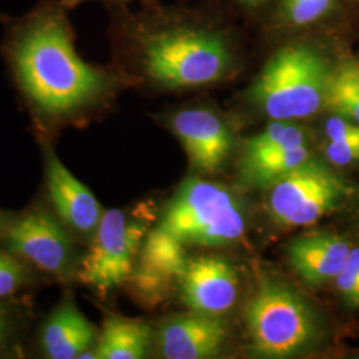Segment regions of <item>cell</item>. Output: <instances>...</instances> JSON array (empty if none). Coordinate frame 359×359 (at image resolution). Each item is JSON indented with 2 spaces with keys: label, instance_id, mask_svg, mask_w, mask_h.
<instances>
[{
  "label": "cell",
  "instance_id": "cell-1",
  "mask_svg": "<svg viewBox=\"0 0 359 359\" xmlns=\"http://www.w3.org/2000/svg\"><path fill=\"white\" fill-rule=\"evenodd\" d=\"M60 0H39L3 23V51L31 108L46 120L63 121L97 105L111 77L76 50L75 29Z\"/></svg>",
  "mask_w": 359,
  "mask_h": 359
},
{
  "label": "cell",
  "instance_id": "cell-2",
  "mask_svg": "<svg viewBox=\"0 0 359 359\" xmlns=\"http://www.w3.org/2000/svg\"><path fill=\"white\" fill-rule=\"evenodd\" d=\"M132 39L148 77L167 88H191L218 81L231 55L217 34L182 27H137Z\"/></svg>",
  "mask_w": 359,
  "mask_h": 359
},
{
  "label": "cell",
  "instance_id": "cell-3",
  "mask_svg": "<svg viewBox=\"0 0 359 359\" xmlns=\"http://www.w3.org/2000/svg\"><path fill=\"white\" fill-rule=\"evenodd\" d=\"M249 348L257 358L301 357L320 344L316 310L292 286L265 278L245 310Z\"/></svg>",
  "mask_w": 359,
  "mask_h": 359
},
{
  "label": "cell",
  "instance_id": "cell-4",
  "mask_svg": "<svg viewBox=\"0 0 359 359\" xmlns=\"http://www.w3.org/2000/svg\"><path fill=\"white\" fill-rule=\"evenodd\" d=\"M330 68L321 52L293 44L276 52L250 87V100L273 120H299L325 107Z\"/></svg>",
  "mask_w": 359,
  "mask_h": 359
},
{
  "label": "cell",
  "instance_id": "cell-5",
  "mask_svg": "<svg viewBox=\"0 0 359 359\" xmlns=\"http://www.w3.org/2000/svg\"><path fill=\"white\" fill-rule=\"evenodd\" d=\"M181 244L226 246L245 233V215L233 193L217 182L185 180L169 201L160 225Z\"/></svg>",
  "mask_w": 359,
  "mask_h": 359
},
{
  "label": "cell",
  "instance_id": "cell-6",
  "mask_svg": "<svg viewBox=\"0 0 359 359\" xmlns=\"http://www.w3.org/2000/svg\"><path fill=\"white\" fill-rule=\"evenodd\" d=\"M266 189L270 217L285 228L316 224L350 193L346 184L314 157Z\"/></svg>",
  "mask_w": 359,
  "mask_h": 359
},
{
  "label": "cell",
  "instance_id": "cell-7",
  "mask_svg": "<svg viewBox=\"0 0 359 359\" xmlns=\"http://www.w3.org/2000/svg\"><path fill=\"white\" fill-rule=\"evenodd\" d=\"M147 234L148 226L142 219L117 209L104 212L79 270L80 280L102 293L127 283Z\"/></svg>",
  "mask_w": 359,
  "mask_h": 359
},
{
  "label": "cell",
  "instance_id": "cell-8",
  "mask_svg": "<svg viewBox=\"0 0 359 359\" xmlns=\"http://www.w3.org/2000/svg\"><path fill=\"white\" fill-rule=\"evenodd\" d=\"M8 249L39 269L63 276L71 266L74 244L59 221L44 210H35L13 224L7 234Z\"/></svg>",
  "mask_w": 359,
  "mask_h": 359
},
{
  "label": "cell",
  "instance_id": "cell-9",
  "mask_svg": "<svg viewBox=\"0 0 359 359\" xmlns=\"http://www.w3.org/2000/svg\"><path fill=\"white\" fill-rule=\"evenodd\" d=\"M184 246L161 226L145 236L129 278L142 299L160 302L175 285H180L189 261Z\"/></svg>",
  "mask_w": 359,
  "mask_h": 359
},
{
  "label": "cell",
  "instance_id": "cell-10",
  "mask_svg": "<svg viewBox=\"0 0 359 359\" xmlns=\"http://www.w3.org/2000/svg\"><path fill=\"white\" fill-rule=\"evenodd\" d=\"M180 289L184 304L192 311L222 316L237 302L240 281L226 259L197 257L188 261Z\"/></svg>",
  "mask_w": 359,
  "mask_h": 359
},
{
  "label": "cell",
  "instance_id": "cell-11",
  "mask_svg": "<svg viewBox=\"0 0 359 359\" xmlns=\"http://www.w3.org/2000/svg\"><path fill=\"white\" fill-rule=\"evenodd\" d=\"M172 128L184 147L192 168L215 173L231 154V130L208 109H185L173 116Z\"/></svg>",
  "mask_w": 359,
  "mask_h": 359
},
{
  "label": "cell",
  "instance_id": "cell-12",
  "mask_svg": "<svg viewBox=\"0 0 359 359\" xmlns=\"http://www.w3.org/2000/svg\"><path fill=\"white\" fill-rule=\"evenodd\" d=\"M228 338L222 316L192 311L164 322L157 335L160 353L167 359L215 358Z\"/></svg>",
  "mask_w": 359,
  "mask_h": 359
},
{
  "label": "cell",
  "instance_id": "cell-13",
  "mask_svg": "<svg viewBox=\"0 0 359 359\" xmlns=\"http://www.w3.org/2000/svg\"><path fill=\"white\" fill-rule=\"evenodd\" d=\"M47 188L52 205L65 224L80 233H95L103 209L90 189L71 173L62 160L47 154Z\"/></svg>",
  "mask_w": 359,
  "mask_h": 359
},
{
  "label": "cell",
  "instance_id": "cell-14",
  "mask_svg": "<svg viewBox=\"0 0 359 359\" xmlns=\"http://www.w3.org/2000/svg\"><path fill=\"white\" fill-rule=\"evenodd\" d=\"M351 246L330 231H316L298 237L287 248V259L302 281L321 286L334 281L342 270Z\"/></svg>",
  "mask_w": 359,
  "mask_h": 359
},
{
  "label": "cell",
  "instance_id": "cell-15",
  "mask_svg": "<svg viewBox=\"0 0 359 359\" xmlns=\"http://www.w3.org/2000/svg\"><path fill=\"white\" fill-rule=\"evenodd\" d=\"M97 341L96 329L72 299H65L43 327L41 346L48 358L75 359Z\"/></svg>",
  "mask_w": 359,
  "mask_h": 359
},
{
  "label": "cell",
  "instance_id": "cell-16",
  "mask_svg": "<svg viewBox=\"0 0 359 359\" xmlns=\"http://www.w3.org/2000/svg\"><path fill=\"white\" fill-rule=\"evenodd\" d=\"M310 158L313 154L308 142L287 144L256 156L241 157L240 170L246 184L266 189Z\"/></svg>",
  "mask_w": 359,
  "mask_h": 359
},
{
  "label": "cell",
  "instance_id": "cell-17",
  "mask_svg": "<svg viewBox=\"0 0 359 359\" xmlns=\"http://www.w3.org/2000/svg\"><path fill=\"white\" fill-rule=\"evenodd\" d=\"M152 345V329L140 320L108 317L97 337V359H140Z\"/></svg>",
  "mask_w": 359,
  "mask_h": 359
},
{
  "label": "cell",
  "instance_id": "cell-18",
  "mask_svg": "<svg viewBox=\"0 0 359 359\" xmlns=\"http://www.w3.org/2000/svg\"><path fill=\"white\" fill-rule=\"evenodd\" d=\"M325 107L334 115L359 126V65L342 62L330 71L326 86Z\"/></svg>",
  "mask_w": 359,
  "mask_h": 359
},
{
  "label": "cell",
  "instance_id": "cell-19",
  "mask_svg": "<svg viewBox=\"0 0 359 359\" xmlns=\"http://www.w3.org/2000/svg\"><path fill=\"white\" fill-rule=\"evenodd\" d=\"M326 158L337 167L359 161V126L344 117L333 116L325 126Z\"/></svg>",
  "mask_w": 359,
  "mask_h": 359
},
{
  "label": "cell",
  "instance_id": "cell-20",
  "mask_svg": "<svg viewBox=\"0 0 359 359\" xmlns=\"http://www.w3.org/2000/svg\"><path fill=\"white\" fill-rule=\"evenodd\" d=\"M335 0H281L280 15L289 26L304 27L332 11Z\"/></svg>",
  "mask_w": 359,
  "mask_h": 359
},
{
  "label": "cell",
  "instance_id": "cell-21",
  "mask_svg": "<svg viewBox=\"0 0 359 359\" xmlns=\"http://www.w3.org/2000/svg\"><path fill=\"white\" fill-rule=\"evenodd\" d=\"M334 283L347 305L359 308V246L350 249L346 262Z\"/></svg>",
  "mask_w": 359,
  "mask_h": 359
},
{
  "label": "cell",
  "instance_id": "cell-22",
  "mask_svg": "<svg viewBox=\"0 0 359 359\" xmlns=\"http://www.w3.org/2000/svg\"><path fill=\"white\" fill-rule=\"evenodd\" d=\"M25 278L20 264L13 257L0 252V299L13 294Z\"/></svg>",
  "mask_w": 359,
  "mask_h": 359
},
{
  "label": "cell",
  "instance_id": "cell-23",
  "mask_svg": "<svg viewBox=\"0 0 359 359\" xmlns=\"http://www.w3.org/2000/svg\"><path fill=\"white\" fill-rule=\"evenodd\" d=\"M8 334V320L6 313L0 309V346L4 344Z\"/></svg>",
  "mask_w": 359,
  "mask_h": 359
},
{
  "label": "cell",
  "instance_id": "cell-24",
  "mask_svg": "<svg viewBox=\"0 0 359 359\" xmlns=\"http://www.w3.org/2000/svg\"><path fill=\"white\" fill-rule=\"evenodd\" d=\"M60 1L63 3V6L68 11H72V10L76 8L77 6H80L81 3H84L87 0H60Z\"/></svg>",
  "mask_w": 359,
  "mask_h": 359
},
{
  "label": "cell",
  "instance_id": "cell-25",
  "mask_svg": "<svg viewBox=\"0 0 359 359\" xmlns=\"http://www.w3.org/2000/svg\"><path fill=\"white\" fill-rule=\"evenodd\" d=\"M245 3H248V4H257V3H259V1H262V0H243Z\"/></svg>",
  "mask_w": 359,
  "mask_h": 359
},
{
  "label": "cell",
  "instance_id": "cell-26",
  "mask_svg": "<svg viewBox=\"0 0 359 359\" xmlns=\"http://www.w3.org/2000/svg\"><path fill=\"white\" fill-rule=\"evenodd\" d=\"M1 228H3V222H1V219H0V231H1Z\"/></svg>",
  "mask_w": 359,
  "mask_h": 359
}]
</instances>
